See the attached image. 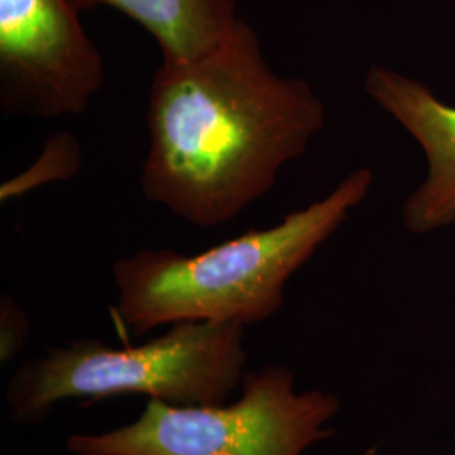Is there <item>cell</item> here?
Masks as SVG:
<instances>
[{
	"instance_id": "1",
	"label": "cell",
	"mask_w": 455,
	"mask_h": 455,
	"mask_svg": "<svg viewBox=\"0 0 455 455\" xmlns=\"http://www.w3.org/2000/svg\"><path fill=\"white\" fill-rule=\"evenodd\" d=\"M324 124L314 88L276 75L240 19L210 54L157 68L140 189L195 227L225 225L274 188Z\"/></svg>"
},
{
	"instance_id": "2",
	"label": "cell",
	"mask_w": 455,
	"mask_h": 455,
	"mask_svg": "<svg viewBox=\"0 0 455 455\" xmlns=\"http://www.w3.org/2000/svg\"><path fill=\"white\" fill-rule=\"evenodd\" d=\"M374 174L353 171L329 193L267 229L196 255L139 250L114 265L115 314L135 336L180 323L259 324L282 307L285 285L368 197Z\"/></svg>"
},
{
	"instance_id": "3",
	"label": "cell",
	"mask_w": 455,
	"mask_h": 455,
	"mask_svg": "<svg viewBox=\"0 0 455 455\" xmlns=\"http://www.w3.org/2000/svg\"><path fill=\"white\" fill-rule=\"evenodd\" d=\"M244 327L238 323H180L140 346L78 339L28 359L5 388L12 422L34 427L69 398L84 405L118 395H147L178 407L227 403L242 388Z\"/></svg>"
},
{
	"instance_id": "4",
	"label": "cell",
	"mask_w": 455,
	"mask_h": 455,
	"mask_svg": "<svg viewBox=\"0 0 455 455\" xmlns=\"http://www.w3.org/2000/svg\"><path fill=\"white\" fill-rule=\"evenodd\" d=\"M339 402L323 390L295 391L293 373L267 364L244 374L235 403L178 407L148 400L135 422L66 440L73 455H300L331 435Z\"/></svg>"
},
{
	"instance_id": "5",
	"label": "cell",
	"mask_w": 455,
	"mask_h": 455,
	"mask_svg": "<svg viewBox=\"0 0 455 455\" xmlns=\"http://www.w3.org/2000/svg\"><path fill=\"white\" fill-rule=\"evenodd\" d=\"M73 0H0V105L37 118L82 115L105 63Z\"/></svg>"
},
{
	"instance_id": "6",
	"label": "cell",
	"mask_w": 455,
	"mask_h": 455,
	"mask_svg": "<svg viewBox=\"0 0 455 455\" xmlns=\"http://www.w3.org/2000/svg\"><path fill=\"white\" fill-rule=\"evenodd\" d=\"M364 92L417 140L427 161L425 180L408 195L402 220L413 235L455 225V107L427 84L388 66L374 65Z\"/></svg>"
},
{
	"instance_id": "7",
	"label": "cell",
	"mask_w": 455,
	"mask_h": 455,
	"mask_svg": "<svg viewBox=\"0 0 455 455\" xmlns=\"http://www.w3.org/2000/svg\"><path fill=\"white\" fill-rule=\"evenodd\" d=\"M80 9L112 7L150 34L167 63L195 61L220 48L240 17L235 0H73Z\"/></svg>"
},
{
	"instance_id": "8",
	"label": "cell",
	"mask_w": 455,
	"mask_h": 455,
	"mask_svg": "<svg viewBox=\"0 0 455 455\" xmlns=\"http://www.w3.org/2000/svg\"><path fill=\"white\" fill-rule=\"evenodd\" d=\"M82 154L76 139L69 133H58L49 139L43 154L34 165L14 180L2 184L0 199L5 203L46 182L68 180L78 172Z\"/></svg>"
},
{
	"instance_id": "9",
	"label": "cell",
	"mask_w": 455,
	"mask_h": 455,
	"mask_svg": "<svg viewBox=\"0 0 455 455\" xmlns=\"http://www.w3.org/2000/svg\"><path fill=\"white\" fill-rule=\"evenodd\" d=\"M29 319L16 300L4 295L0 300V361L2 364L12 363L24 349L29 338Z\"/></svg>"
},
{
	"instance_id": "10",
	"label": "cell",
	"mask_w": 455,
	"mask_h": 455,
	"mask_svg": "<svg viewBox=\"0 0 455 455\" xmlns=\"http://www.w3.org/2000/svg\"><path fill=\"white\" fill-rule=\"evenodd\" d=\"M363 455H374V449H370V451H366Z\"/></svg>"
}]
</instances>
